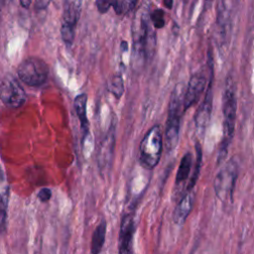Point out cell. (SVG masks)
<instances>
[{"label":"cell","mask_w":254,"mask_h":254,"mask_svg":"<svg viewBox=\"0 0 254 254\" xmlns=\"http://www.w3.org/2000/svg\"><path fill=\"white\" fill-rule=\"evenodd\" d=\"M95 5L97 7L98 12L101 13V14L106 13L109 10V8L111 7L110 6V2L109 1H105V0H97L95 2Z\"/></svg>","instance_id":"obj_24"},{"label":"cell","mask_w":254,"mask_h":254,"mask_svg":"<svg viewBox=\"0 0 254 254\" xmlns=\"http://www.w3.org/2000/svg\"><path fill=\"white\" fill-rule=\"evenodd\" d=\"M150 8L144 3L137 10L132 24L133 64L141 68L155 51L156 35L150 21Z\"/></svg>","instance_id":"obj_1"},{"label":"cell","mask_w":254,"mask_h":254,"mask_svg":"<svg viewBox=\"0 0 254 254\" xmlns=\"http://www.w3.org/2000/svg\"><path fill=\"white\" fill-rule=\"evenodd\" d=\"M19 78L29 86H40L46 82L49 75L47 63L37 57L24 60L17 68Z\"/></svg>","instance_id":"obj_6"},{"label":"cell","mask_w":254,"mask_h":254,"mask_svg":"<svg viewBox=\"0 0 254 254\" xmlns=\"http://www.w3.org/2000/svg\"><path fill=\"white\" fill-rule=\"evenodd\" d=\"M238 160L231 158L217 173L213 181V188L216 196L223 202L232 201L233 190L238 177Z\"/></svg>","instance_id":"obj_5"},{"label":"cell","mask_w":254,"mask_h":254,"mask_svg":"<svg viewBox=\"0 0 254 254\" xmlns=\"http://www.w3.org/2000/svg\"><path fill=\"white\" fill-rule=\"evenodd\" d=\"M106 221L102 219L100 223L96 226V228L93 231L92 238H91V245L90 250L91 254H99L102 250V247L105 242V236H106Z\"/></svg>","instance_id":"obj_16"},{"label":"cell","mask_w":254,"mask_h":254,"mask_svg":"<svg viewBox=\"0 0 254 254\" xmlns=\"http://www.w3.org/2000/svg\"><path fill=\"white\" fill-rule=\"evenodd\" d=\"M205 85H206V77L202 72L196 71L190 75L188 86L185 89V93H184V100H183L184 111H186L188 108H190L194 103H196L201 93L203 92Z\"/></svg>","instance_id":"obj_10"},{"label":"cell","mask_w":254,"mask_h":254,"mask_svg":"<svg viewBox=\"0 0 254 254\" xmlns=\"http://www.w3.org/2000/svg\"><path fill=\"white\" fill-rule=\"evenodd\" d=\"M136 1L134 0H117L110 2V6L113 7L117 15H123L129 13L136 6Z\"/></svg>","instance_id":"obj_19"},{"label":"cell","mask_w":254,"mask_h":254,"mask_svg":"<svg viewBox=\"0 0 254 254\" xmlns=\"http://www.w3.org/2000/svg\"><path fill=\"white\" fill-rule=\"evenodd\" d=\"M39 5L44 6V8H45L46 6L49 5V2H37V3H36V6H39Z\"/></svg>","instance_id":"obj_29"},{"label":"cell","mask_w":254,"mask_h":254,"mask_svg":"<svg viewBox=\"0 0 254 254\" xmlns=\"http://www.w3.org/2000/svg\"><path fill=\"white\" fill-rule=\"evenodd\" d=\"M7 220V198L0 192V230L4 231Z\"/></svg>","instance_id":"obj_23"},{"label":"cell","mask_w":254,"mask_h":254,"mask_svg":"<svg viewBox=\"0 0 254 254\" xmlns=\"http://www.w3.org/2000/svg\"><path fill=\"white\" fill-rule=\"evenodd\" d=\"M0 99L11 108L20 107L25 103V90L13 75L3 74L0 76Z\"/></svg>","instance_id":"obj_7"},{"label":"cell","mask_w":254,"mask_h":254,"mask_svg":"<svg viewBox=\"0 0 254 254\" xmlns=\"http://www.w3.org/2000/svg\"><path fill=\"white\" fill-rule=\"evenodd\" d=\"M31 4V1H27V2H24V1H21V5L24 6L25 8H28L29 5Z\"/></svg>","instance_id":"obj_28"},{"label":"cell","mask_w":254,"mask_h":254,"mask_svg":"<svg viewBox=\"0 0 254 254\" xmlns=\"http://www.w3.org/2000/svg\"><path fill=\"white\" fill-rule=\"evenodd\" d=\"M74 34H75L74 33V27L62 24L61 36H62V39H63L64 43L67 47H70L72 45L73 40H74Z\"/></svg>","instance_id":"obj_22"},{"label":"cell","mask_w":254,"mask_h":254,"mask_svg":"<svg viewBox=\"0 0 254 254\" xmlns=\"http://www.w3.org/2000/svg\"><path fill=\"white\" fill-rule=\"evenodd\" d=\"M184 93H185V88L183 83H178L174 87L171 95L168 119L166 122V132H165L166 148H167V151L169 152H171L177 147V144L179 141L181 117L184 113V109H183Z\"/></svg>","instance_id":"obj_3"},{"label":"cell","mask_w":254,"mask_h":254,"mask_svg":"<svg viewBox=\"0 0 254 254\" xmlns=\"http://www.w3.org/2000/svg\"><path fill=\"white\" fill-rule=\"evenodd\" d=\"M134 208L126 212L121 219L118 236V254H133V239L135 233Z\"/></svg>","instance_id":"obj_8"},{"label":"cell","mask_w":254,"mask_h":254,"mask_svg":"<svg viewBox=\"0 0 254 254\" xmlns=\"http://www.w3.org/2000/svg\"><path fill=\"white\" fill-rule=\"evenodd\" d=\"M120 47H121V50H122L123 52H126V51L128 50V44H127V42H126V41H121Z\"/></svg>","instance_id":"obj_26"},{"label":"cell","mask_w":254,"mask_h":254,"mask_svg":"<svg viewBox=\"0 0 254 254\" xmlns=\"http://www.w3.org/2000/svg\"><path fill=\"white\" fill-rule=\"evenodd\" d=\"M115 146V123L111 122L109 129L101 140L97 150V164L99 169L105 171L110 168Z\"/></svg>","instance_id":"obj_9"},{"label":"cell","mask_w":254,"mask_h":254,"mask_svg":"<svg viewBox=\"0 0 254 254\" xmlns=\"http://www.w3.org/2000/svg\"><path fill=\"white\" fill-rule=\"evenodd\" d=\"M222 109H223V136L218 150V162H221L227 154V150L234 133L236 110H237V98L235 92V82L230 76L227 77L224 93L222 97Z\"/></svg>","instance_id":"obj_2"},{"label":"cell","mask_w":254,"mask_h":254,"mask_svg":"<svg viewBox=\"0 0 254 254\" xmlns=\"http://www.w3.org/2000/svg\"><path fill=\"white\" fill-rule=\"evenodd\" d=\"M164 4H165V6H166L167 8L171 9L172 6H173V1H164Z\"/></svg>","instance_id":"obj_27"},{"label":"cell","mask_w":254,"mask_h":254,"mask_svg":"<svg viewBox=\"0 0 254 254\" xmlns=\"http://www.w3.org/2000/svg\"><path fill=\"white\" fill-rule=\"evenodd\" d=\"M163 136L160 125H154L144 135L140 143V164L148 170L154 169L160 161Z\"/></svg>","instance_id":"obj_4"},{"label":"cell","mask_w":254,"mask_h":254,"mask_svg":"<svg viewBox=\"0 0 254 254\" xmlns=\"http://www.w3.org/2000/svg\"><path fill=\"white\" fill-rule=\"evenodd\" d=\"M194 192L193 190L186 191L178 202L174 210V221L178 225H183L188 218L193 204Z\"/></svg>","instance_id":"obj_13"},{"label":"cell","mask_w":254,"mask_h":254,"mask_svg":"<svg viewBox=\"0 0 254 254\" xmlns=\"http://www.w3.org/2000/svg\"><path fill=\"white\" fill-rule=\"evenodd\" d=\"M51 196H52V190L48 188H44L38 192V197L42 202H46L50 200Z\"/></svg>","instance_id":"obj_25"},{"label":"cell","mask_w":254,"mask_h":254,"mask_svg":"<svg viewBox=\"0 0 254 254\" xmlns=\"http://www.w3.org/2000/svg\"><path fill=\"white\" fill-rule=\"evenodd\" d=\"M212 77H213V72L210 73V78L207 85L205 96L194 115L195 127L200 130H204L206 128L210 119L211 108H212Z\"/></svg>","instance_id":"obj_12"},{"label":"cell","mask_w":254,"mask_h":254,"mask_svg":"<svg viewBox=\"0 0 254 254\" xmlns=\"http://www.w3.org/2000/svg\"><path fill=\"white\" fill-rule=\"evenodd\" d=\"M234 2H226L219 1L217 3V17L216 24L217 30L220 36L221 41H226L229 36V32L231 31V19Z\"/></svg>","instance_id":"obj_11"},{"label":"cell","mask_w":254,"mask_h":254,"mask_svg":"<svg viewBox=\"0 0 254 254\" xmlns=\"http://www.w3.org/2000/svg\"><path fill=\"white\" fill-rule=\"evenodd\" d=\"M107 90L116 98H120L124 93L123 78L120 74H113L107 82Z\"/></svg>","instance_id":"obj_18"},{"label":"cell","mask_w":254,"mask_h":254,"mask_svg":"<svg viewBox=\"0 0 254 254\" xmlns=\"http://www.w3.org/2000/svg\"><path fill=\"white\" fill-rule=\"evenodd\" d=\"M191 164H192V155L190 152H187L179 165L177 176H176V185L179 186L181 184H184L187 179L190 176V170H191Z\"/></svg>","instance_id":"obj_17"},{"label":"cell","mask_w":254,"mask_h":254,"mask_svg":"<svg viewBox=\"0 0 254 254\" xmlns=\"http://www.w3.org/2000/svg\"><path fill=\"white\" fill-rule=\"evenodd\" d=\"M82 2L79 0H67L64 2L63 10V23L67 26L75 28L76 23L80 18Z\"/></svg>","instance_id":"obj_15"},{"label":"cell","mask_w":254,"mask_h":254,"mask_svg":"<svg viewBox=\"0 0 254 254\" xmlns=\"http://www.w3.org/2000/svg\"><path fill=\"white\" fill-rule=\"evenodd\" d=\"M150 21L155 29H161L165 26V11L160 8L150 10Z\"/></svg>","instance_id":"obj_21"},{"label":"cell","mask_w":254,"mask_h":254,"mask_svg":"<svg viewBox=\"0 0 254 254\" xmlns=\"http://www.w3.org/2000/svg\"><path fill=\"white\" fill-rule=\"evenodd\" d=\"M86 104H87V95L85 93H80L75 96L73 100V107L75 113L78 117L80 128L82 132V142L89 133V122L86 115Z\"/></svg>","instance_id":"obj_14"},{"label":"cell","mask_w":254,"mask_h":254,"mask_svg":"<svg viewBox=\"0 0 254 254\" xmlns=\"http://www.w3.org/2000/svg\"><path fill=\"white\" fill-rule=\"evenodd\" d=\"M195 150H196V158H195V166H194V170H193V174L190 178V181L187 187V191H190L192 190L196 180L198 178V174H199V170H200V165H201V148L200 145L198 143L195 144Z\"/></svg>","instance_id":"obj_20"}]
</instances>
